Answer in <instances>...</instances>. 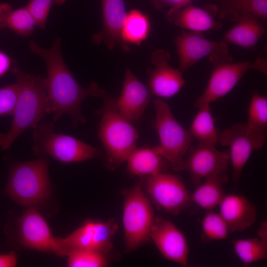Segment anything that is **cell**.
I'll use <instances>...</instances> for the list:
<instances>
[{"label": "cell", "instance_id": "e575fe53", "mask_svg": "<svg viewBox=\"0 0 267 267\" xmlns=\"http://www.w3.org/2000/svg\"><path fill=\"white\" fill-rule=\"evenodd\" d=\"M17 264V258L14 251L6 254L0 253V267H14Z\"/></svg>", "mask_w": 267, "mask_h": 267}, {"label": "cell", "instance_id": "836d02e7", "mask_svg": "<svg viewBox=\"0 0 267 267\" xmlns=\"http://www.w3.org/2000/svg\"><path fill=\"white\" fill-rule=\"evenodd\" d=\"M154 7L160 10L164 8L177 9L190 4L192 0H150Z\"/></svg>", "mask_w": 267, "mask_h": 267}, {"label": "cell", "instance_id": "f1b7e54d", "mask_svg": "<svg viewBox=\"0 0 267 267\" xmlns=\"http://www.w3.org/2000/svg\"><path fill=\"white\" fill-rule=\"evenodd\" d=\"M202 239L205 241L224 240L229 232L227 225L220 213L209 211L201 223Z\"/></svg>", "mask_w": 267, "mask_h": 267}, {"label": "cell", "instance_id": "5b68a950", "mask_svg": "<svg viewBox=\"0 0 267 267\" xmlns=\"http://www.w3.org/2000/svg\"><path fill=\"white\" fill-rule=\"evenodd\" d=\"M9 246L52 253L59 256L57 237L52 235L44 218L37 209L28 207L19 217L10 212L4 228Z\"/></svg>", "mask_w": 267, "mask_h": 267}, {"label": "cell", "instance_id": "30bf717a", "mask_svg": "<svg viewBox=\"0 0 267 267\" xmlns=\"http://www.w3.org/2000/svg\"><path fill=\"white\" fill-rule=\"evenodd\" d=\"M118 229L113 219L106 222L89 220L65 237H57L59 257L76 250H91L107 254L113 247L112 239Z\"/></svg>", "mask_w": 267, "mask_h": 267}, {"label": "cell", "instance_id": "4316f807", "mask_svg": "<svg viewBox=\"0 0 267 267\" xmlns=\"http://www.w3.org/2000/svg\"><path fill=\"white\" fill-rule=\"evenodd\" d=\"M150 30L148 16L137 9H132L127 14L122 29V38L129 44L140 45L148 37Z\"/></svg>", "mask_w": 267, "mask_h": 267}, {"label": "cell", "instance_id": "7a4b0ae2", "mask_svg": "<svg viewBox=\"0 0 267 267\" xmlns=\"http://www.w3.org/2000/svg\"><path fill=\"white\" fill-rule=\"evenodd\" d=\"M19 86V92L10 127L0 134L2 151L8 149L24 131L35 129L50 114L46 91V79L21 71L16 65L12 69Z\"/></svg>", "mask_w": 267, "mask_h": 267}, {"label": "cell", "instance_id": "44dd1931", "mask_svg": "<svg viewBox=\"0 0 267 267\" xmlns=\"http://www.w3.org/2000/svg\"><path fill=\"white\" fill-rule=\"evenodd\" d=\"M217 17L236 22L241 17L249 15L267 20V0H211Z\"/></svg>", "mask_w": 267, "mask_h": 267}, {"label": "cell", "instance_id": "277c9868", "mask_svg": "<svg viewBox=\"0 0 267 267\" xmlns=\"http://www.w3.org/2000/svg\"><path fill=\"white\" fill-rule=\"evenodd\" d=\"M101 112L98 134L106 152L107 163L115 169L127 159L136 148L138 133L120 113L117 99L105 94Z\"/></svg>", "mask_w": 267, "mask_h": 267}, {"label": "cell", "instance_id": "5bb4252c", "mask_svg": "<svg viewBox=\"0 0 267 267\" xmlns=\"http://www.w3.org/2000/svg\"><path fill=\"white\" fill-rule=\"evenodd\" d=\"M229 161L228 152L218 150L214 145L198 143L176 171L188 172L191 182L198 185L203 178L225 173Z\"/></svg>", "mask_w": 267, "mask_h": 267}, {"label": "cell", "instance_id": "4dcf8cb0", "mask_svg": "<svg viewBox=\"0 0 267 267\" xmlns=\"http://www.w3.org/2000/svg\"><path fill=\"white\" fill-rule=\"evenodd\" d=\"M69 267H104L108 265L107 254L91 250H76L67 256Z\"/></svg>", "mask_w": 267, "mask_h": 267}, {"label": "cell", "instance_id": "7402d4cb", "mask_svg": "<svg viewBox=\"0 0 267 267\" xmlns=\"http://www.w3.org/2000/svg\"><path fill=\"white\" fill-rule=\"evenodd\" d=\"M265 33V27L260 19L246 15L241 17L235 25L225 33L222 40L245 48H253Z\"/></svg>", "mask_w": 267, "mask_h": 267}, {"label": "cell", "instance_id": "4fadbf2b", "mask_svg": "<svg viewBox=\"0 0 267 267\" xmlns=\"http://www.w3.org/2000/svg\"><path fill=\"white\" fill-rule=\"evenodd\" d=\"M214 67L207 85L203 93L195 100L194 106L199 108L210 104L228 93L251 70H258L256 61L226 62Z\"/></svg>", "mask_w": 267, "mask_h": 267}, {"label": "cell", "instance_id": "cb8c5ba5", "mask_svg": "<svg viewBox=\"0 0 267 267\" xmlns=\"http://www.w3.org/2000/svg\"><path fill=\"white\" fill-rule=\"evenodd\" d=\"M205 179L190 195V200L205 210L212 211L219 206L225 195L223 186L227 182L228 177L224 173L208 177Z\"/></svg>", "mask_w": 267, "mask_h": 267}, {"label": "cell", "instance_id": "52a82bcc", "mask_svg": "<svg viewBox=\"0 0 267 267\" xmlns=\"http://www.w3.org/2000/svg\"><path fill=\"white\" fill-rule=\"evenodd\" d=\"M155 218L141 182L125 192L122 221L127 252L133 251L150 240V230Z\"/></svg>", "mask_w": 267, "mask_h": 267}, {"label": "cell", "instance_id": "1f68e13d", "mask_svg": "<svg viewBox=\"0 0 267 267\" xmlns=\"http://www.w3.org/2000/svg\"><path fill=\"white\" fill-rule=\"evenodd\" d=\"M66 0H29L26 7L32 16L36 25L45 29L46 20L51 7L60 4Z\"/></svg>", "mask_w": 267, "mask_h": 267}, {"label": "cell", "instance_id": "2e32d148", "mask_svg": "<svg viewBox=\"0 0 267 267\" xmlns=\"http://www.w3.org/2000/svg\"><path fill=\"white\" fill-rule=\"evenodd\" d=\"M150 239L165 259L183 266L188 265L189 248L182 232L171 221L155 218Z\"/></svg>", "mask_w": 267, "mask_h": 267}, {"label": "cell", "instance_id": "9c48e42d", "mask_svg": "<svg viewBox=\"0 0 267 267\" xmlns=\"http://www.w3.org/2000/svg\"><path fill=\"white\" fill-rule=\"evenodd\" d=\"M179 60V70L186 72L205 57L213 66L234 62L227 43L223 40L212 41L202 33L182 31L174 40Z\"/></svg>", "mask_w": 267, "mask_h": 267}, {"label": "cell", "instance_id": "6da1fadb", "mask_svg": "<svg viewBox=\"0 0 267 267\" xmlns=\"http://www.w3.org/2000/svg\"><path fill=\"white\" fill-rule=\"evenodd\" d=\"M61 39L58 38L49 49L41 47L35 42L29 44L30 50L42 57L45 61L48 72L46 91L49 113H54L53 120L57 122L65 114H69L72 126L75 128L79 122L86 120L80 111L83 100L88 96L103 97L106 92L95 82L88 88L82 87L72 76L67 67L60 50Z\"/></svg>", "mask_w": 267, "mask_h": 267}, {"label": "cell", "instance_id": "ffe728a7", "mask_svg": "<svg viewBox=\"0 0 267 267\" xmlns=\"http://www.w3.org/2000/svg\"><path fill=\"white\" fill-rule=\"evenodd\" d=\"M219 207V213L226 222L230 233L244 231L251 227L256 220V207L244 196L225 195Z\"/></svg>", "mask_w": 267, "mask_h": 267}, {"label": "cell", "instance_id": "d6986e66", "mask_svg": "<svg viewBox=\"0 0 267 267\" xmlns=\"http://www.w3.org/2000/svg\"><path fill=\"white\" fill-rule=\"evenodd\" d=\"M216 17L213 4L201 8L190 4L180 8L169 9L165 15L168 22L181 29L199 33L221 28L222 24Z\"/></svg>", "mask_w": 267, "mask_h": 267}, {"label": "cell", "instance_id": "8fae6325", "mask_svg": "<svg viewBox=\"0 0 267 267\" xmlns=\"http://www.w3.org/2000/svg\"><path fill=\"white\" fill-rule=\"evenodd\" d=\"M266 132L250 127L246 123H236L221 132L219 141L228 146L229 161L232 167V179L237 182L243 168L254 151L265 145Z\"/></svg>", "mask_w": 267, "mask_h": 267}, {"label": "cell", "instance_id": "d4e9b609", "mask_svg": "<svg viewBox=\"0 0 267 267\" xmlns=\"http://www.w3.org/2000/svg\"><path fill=\"white\" fill-rule=\"evenodd\" d=\"M198 108L189 132L199 143L216 145L221 132L216 126L210 104L203 105Z\"/></svg>", "mask_w": 267, "mask_h": 267}, {"label": "cell", "instance_id": "8d00e7d4", "mask_svg": "<svg viewBox=\"0 0 267 267\" xmlns=\"http://www.w3.org/2000/svg\"><path fill=\"white\" fill-rule=\"evenodd\" d=\"M257 234L259 238L267 242V222L263 221L257 231Z\"/></svg>", "mask_w": 267, "mask_h": 267}, {"label": "cell", "instance_id": "d6a6232c", "mask_svg": "<svg viewBox=\"0 0 267 267\" xmlns=\"http://www.w3.org/2000/svg\"><path fill=\"white\" fill-rule=\"evenodd\" d=\"M19 92L16 82L0 89V116L12 115Z\"/></svg>", "mask_w": 267, "mask_h": 267}, {"label": "cell", "instance_id": "603a6c76", "mask_svg": "<svg viewBox=\"0 0 267 267\" xmlns=\"http://www.w3.org/2000/svg\"><path fill=\"white\" fill-rule=\"evenodd\" d=\"M127 161L130 175L147 177L163 172L167 161L153 147H136Z\"/></svg>", "mask_w": 267, "mask_h": 267}, {"label": "cell", "instance_id": "3957f363", "mask_svg": "<svg viewBox=\"0 0 267 267\" xmlns=\"http://www.w3.org/2000/svg\"><path fill=\"white\" fill-rule=\"evenodd\" d=\"M10 164L3 193L18 204L38 208L49 197L51 187L46 157Z\"/></svg>", "mask_w": 267, "mask_h": 267}, {"label": "cell", "instance_id": "484cf974", "mask_svg": "<svg viewBox=\"0 0 267 267\" xmlns=\"http://www.w3.org/2000/svg\"><path fill=\"white\" fill-rule=\"evenodd\" d=\"M35 22L26 6L12 10L7 3L0 4V28H8L18 35L29 36L35 29Z\"/></svg>", "mask_w": 267, "mask_h": 267}, {"label": "cell", "instance_id": "9a60e30c", "mask_svg": "<svg viewBox=\"0 0 267 267\" xmlns=\"http://www.w3.org/2000/svg\"><path fill=\"white\" fill-rule=\"evenodd\" d=\"M171 58L169 51L164 49H156L151 55V61L155 68L147 70L148 86L152 94L159 97L174 96L185 83L182 72L169 64Z\"/></svg>", "mask_w": 267, "mask_h": 267}, {"label": "cell", "instance_id": "d590c367", "mask_svg": "<svg viewBox=\"0 0 267 267\" xmlns=\"http://www.w3.org/2000/svg\"><path fill=\"white\" fill-rule=\"evenodd\" d=\"M11 59L5 53L0 51V77L4 75L9 69Z\"/></svg>", "mask_w": 267, "mask_h": 267}, {"label": "cell", "instance_id": "ba28073f", "mask_svg": "<svg viewBox=\"0 0 267 267\" xmlns=\"http://www.w3.org/2000/svg\"><path fill=\"white\" fill-rule=\"evenodd\" d=\"M153 103L156 111L155 127L160 143L154 148L176 171L184 161L193 137L177 121L166 102L157 98Z\"/></svg>", "mask_w": 267, "mask_h": 267}, {"label": "cell", "instance_id": "83f0119b", "mask_svg": "<svg viewBox=\"0 0 267 267\" xmlns=\"http://www.w3.org/2000/svg\"><path fill=\"white\" fill-rule=\"evenodd\" d=\"M233 247L236 255L245 266L267 257V242L260 238L237 239L233 241Z\"/></svg>", "mask_w": 267, "mask_h": 267}, {"label": "cell", "instance_id": "7c38bea8", "mask_svg": "<svg viewBox=\"0 0 267 267\" xmlns=\"http://www.w3.org/2000/svg\"><path fill=\"white\" fill-rule=\"evenodd\" d=\"M143 185L147 196L156 206L174 216L179 214L190 200L185 185L174 175L161 172L147 177Z\"/></svg>", "mask_w": 267, "mask_h": 267}, {"label": "cell", "instance_id": "f546056e", "mask_svg": "<svg viewBox=\"0 0 267 267\" xmlns=\"http://www.w3.org/2000/svg\"><path fill=\"white\" fill-rule=\"evenodd\" d=\"M248 121L250 127L266 132L267 127V98L255 91L253 94L248 109Z\"/></svg>", "mask_w": 267, "mask_h": 267}, {"label": "cell", "instance_id": "8992f818", "mask_svg": "<svg viewBox=\"0 0 267 267\" xmlns=\"http://www.w3.org/2000/svg\"><path fill=\"white\" fill-rule=\"evenodd\" d=\"M32 150L41 157L51 156L63 163L97 158L100 150L70 135L55 132L52 122L41 123L33 133Z\"/></svg>", "mask_w": 267, "mask_h": 267}, {"label": "cell", "instance_id": "ac0fdd59", "mask_svg": "<svg viewBox=\"0 0 267 267\" xmlns=\"http://www.w3.org/2000/svg\"><path fill=\"white\" fill-rule=\"evenodd\" d=\"M152 93L148 86L141 83L129 68L117 105L120 114L128 121H138L143 115Z\"/></svg>", "mask_w": 267, "mask_h": 267}, {"label": "cell", "instance_id": "e0dca14e", "mask_svg": "<svg viewBox=\"0 0 267 267\" xmlns=\"http://www.w3.org/2000/svg\"><path fill=\"white\" fill-rule=\"evenodd\" d=\"M103 17L102 30L92 36V43L105 44L109 50L118 46L125 52H130L129 44L124 42L122 33L127 12L125 0H101Z\"/></svg>", "mask_w": 267, "mask_h": 267}]
</instances>
